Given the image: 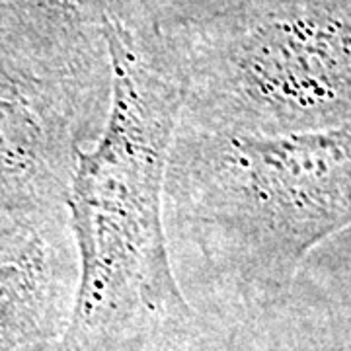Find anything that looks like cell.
Here are the masks:
<instances>
[{
	"instance_id": "2",
	"label": "cell",
	"mask_w": 351,
	"mask_h": 351,
	"mask_svg": "<svg viewBox=\"0 0 351 351\" xmlns=\"http://www.w3.org/2000/svg\"><path fill=\"white\" fill-rule=\"evenodd\" d=\"M164 219L172 262L215 295L274 297L351 226V127L240 135L178 125Z\"/></svg>"
},
{
	"instance_id": "6",
	"label": "cell",
	"mask_w": 351,
	"mask_h": 351,
	"mask_svg": "<svg viewBox=\"0 0 351 351\" xmlns=\"http://www.w3.org/2000/svg\"><path fill=\"white\" fill-rule=\"evenodd\" d=\"M78 147L63 121L0 96V219L66 211Z\"/></svg>"
},
{
	"instance_id": "9",
	"label": "cell",
	"mask_w": 351,
	"mask_h": 351,
	"mask_svg": "<svg viewBox=\"0 0 351 351\" xmlns=\"http://www.w3.org/2000/svg\"><path fill=\"white\" fill-rule=\"evenodd\" d=\"M195 351H239V348H237V339L226 332V326L217 320H211V330L207 338Z\"/></svg>"
},
{
	"instance_id": "8",
	"label": "cell",
	"mask_w": 351,
	"mask_h": 351,
	"mask_svg": "<svg viewBox=\"0 0 351 351\" xmlns=\"http://www.w3.org/2000/svg\"><path fill=\"white\" fill-rule=\"evenodd\" d=\"M234 0H115L113 10L154 29L197 20Z\"/></svg>"
},
{
	"instance_id": "7",
	"label": "cell",
	"mask_w": 351,
	"mask_h": 351,
	"mask_svg": "<svg viewBox=\"0 0 351 351\" xmlns=\"http://www.w3.org/2000/svg\"><path fill=\"white\" fill-rule=\"evenodd\" d=\"M0 96L27 101L73 131L24 25L8 0H0Z\"/></svg>"
},
{
	"instance_id": "4",
	"label": "cell",
	"mask_w": 351,
	"mask_h": 351,
	"mask_svg": "<svg viewBox=\"0 0 351 351\" xmlns=\"http://www.w3.org/2000/svg\"><path fill=\"white\" fill-rule=\"evenodd\" d=\"M75 289L66 211L0 219V351H57Z\"/></svg>"
},
{
	"instance_id": "5",
	"label": "cell",
	"mask_w": 351,
	"mask_h": 351,
	"mask_svg": "<svg viewBox=\"0 0 351 351\" xmlns=\"http://www.w3.org/2000/svg\"><path fill=\"white\" fill-rule=\"evenodd\" d=\"M82 147L100 135L110 104L106 27L115 0H8Z\"/></svg>"
},
{
	"instance_id": "1",
	"label": "cell",
	"mask_w": 351,
	"mask_h": 351,
	"mask_svg": "<svg viewBox=\"0 0 351 351\" xmlns=\"http://www.w3.org/2000/svg\"><path fill=\"white\" fill-rule=\"evenodd\" d=\"M110 104L66 199L75 301L57 351H195L211 318L176 274L164 184L184 86L158 29L112 12Z\"/></svg>"
},
{
	"instance_id": "3",
	"label": "cell",
	"mask_w": 351,
	"mask_h": 351,
	"mask_svg": "<svg viewBox=\"0 0 351 351\" xmlns=\"http://www.w3.org/2000/svg\"><path fill=\"white\" fill-rule=\"evenodd\" d=\"M158 34L184 86L180 125L351 127V0H234Z\"/></svg>"
}]
</instances>
